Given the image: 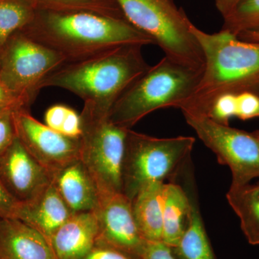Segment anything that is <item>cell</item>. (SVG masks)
<instances>
[{"label": "cell", "instance_id": "32", "mask_svg": "<svg viewBox=\"0 0 259 259\" xmlns=\"http://www.w3.org/2000/svg\"><path fill=\"white\" fill-rule=\"evenodd\" d=\"M238 37L245 41L259 42V30L244 32V33L240 34Z\"/></svg>", "mask_w": 259, "mask_h": 259}, {"label": "cell", "instance_id": "17", "mask_svg": "<svg viewBox=\"0 0 259 259\" xmlns=\"http://www.w3.org/2000/svg\"><path fill=\"white\" fill-rule=\"evenodd\" d=\"M190 162L184 176V188L188 194L191 204L190 223L181 238L180 243L172 252L177 259H215L203 219L199 209L198 197L192 172L190 171Z\"/></svg>", "mask_w": 259, "mask_h": 259}, {"label": "cell", "instance_id": "27", "mask_svg": "<svg viewBox=\"0 0 259 259\" xmlns=\"http://www.w3.org/2000/svg\"><path fill=\"white\" fill-rule=\"evenodd\" d=\"M28 108L23 100L0 81V111L15 112Z\"/></svg>", "mask_w": 259, "mask_h": 259}, {"label": "cell", "instance_id": "30", "mask_svg": "<svg viewBox=\"0 0 259 259\" xmlns=\"http://www.w3.org/2000/svg\"><path fill=\"white\" fill-rule=\"evenodd\" d=\"M18 202L0 180V218H13Z\"/></svg>", "mask_w": 259, "mask_h": 259}, {"label": "cell", "instance_id": "4", "mask_svg": "<svg viewBox=\"0 0 259 259\" xmlns=\"http://www.w3.org/2000/svg\"><path fill=\"white\" fill-rule=\"evenodd\" d=\"M202 71L164 56L120 95L109 113V120L119 127L131 129L159 109H180L194 93Z\"/></svg>", "mask_w": 259, "mask_h": 259}, {"label": "cell", "instance_id": "1", "mask_svg": "<svg viewBox=\"0 0 259 259\" xmlns=\"http://www.w3.org/2000/svg\"><path fill=\"white\" fill-rule=\"evenodd\" d=\"M64 56L66 62L124 45H155L125 18L91 11L36 13L21 30Z\"/></svg>", "mask_w": 259, "mask_h": 259}, {"label": "cell", "instance_id": "18", "mask_svg": "<svg viewBox=\"0 0 259 259\" xmlns=\"http://www.w3.org/2000/svg\"><path fill=\"white\" fill-rule=\"evenodd\" d=\"M164 189V182H151L131 200L136 226L147 242H162Z\"/></svg>", "mask_w": 259, "mask_h": 259}, {"label": "cell", "instance_id": "21", "mask_svg": "<svg viewBox=\"0 0 259 259\" xmlns=\"http://www.w3.org/2000/svg\"><path fill=\"white\" fill-rule=\"evenodd\" d=\"M35 14L26 0H0V53L10 37L25 28Z\"/></svg>", "mask_w": 259, "mask_h": 259}, {"label": "cell", "instance_id": "31", "mask_svg": "<svg viewBox=\"0 0 259 259\" xmlns=\"http://www.w3.org/2000/svg\"><path fill=\"white\" fill-rule=\"evenodd\" d=\"M215 1L216 8L218 11L222 15L223 18L227 15L241 3L242 0H214Z\"/></svg>", "mask_w": 259, "mask_h": 259}, {"label": "cell", "instance_id": "7", "mask_svg": "<svg viewBox=\"0 0 259 259\" xmlns=\"http://www.w3.org/2000/svg\"><path fill=\"white\" fill-rule=\"evenodd\" d=\"M80 161L100 194L122 192V169L127 130L112 123L108 115L83 105Z\"/></svg>", "mask_w": 259, "mask_h": 259}, {"label": "cell", "instance_id": "25", "mask_svg": "<svg viewBox=\"0 0 259 259\" xmlns=\"http://www.w3.org/2000/svg\"><path fill=\"white\" fill-rule=\"evenodd\" d=\"M13 112L0 111V155L11 146L17 137Z\"/></svg>", "mask_w": 259, "mask_h": 259}, {"label": "cell", "instance_id": "12", "mask_svg": "<svg viewBox=\"0 0 259 259\" xmlns=\"http://www.w3.org/2000/svg\"><path fill=\"white\" fill-rule=\"evenodd\" d=\"M0 180L18 202L35 198L51 184L49 174L17 137L0 155Z\"/></svg>", "mask_w": 259, "mask_h": 259}, {"label": "cell", "instance_id": "5", "mask_svg": "<svg viewBox=\"0 0 259 259\" xmlns=\"http://www.w3.org/2000/svg\"><path fill=\"white\" fill-rule=\"evenodd\" d=\"M126 20L153 39L165 56L203 69V53L190 30L185 10L172 0H115Z\"/></svg>", "mask_w": 259, "mask_h": 259}, {"label": "cell", "instance_id": "29", "mask_svg": "<svg viewBox=\"0 0 259 259\" xmlns=\"http://www.w3.org/2000/svg\"><path fill=\"white\" fill-rule=\"evenodd\" d=\"M143 259H177L171 248L163 242H147Z\"/></svg>", "mask_w": 259, "mask_h": 259}, {"label": "cell", "instance_id": "2", "mask_svg": "<svg viewBox=\"0 0 259 259\" xmlns=\"http://www.w3.org/2000/svg\"><path fill=\"white\" fill-rule=\"evenodd\" d=\"M190 30L203 53L202 76L180 107L182 113L205 115L213 101L225 94L259 95V42L245 41L226 30L214 33L191 22Z\"/></svg>", "mask_w": 259, "mask_h": 259}, {"label": "cell", "instance_id": "11", "mask_svg": "<svg viewBox=\"0 0 259 259\" xmlns=\"http://www.w3.org/2000/svg\"><path fill=\"white\" fill-rule=\"evenodd\" d=\"M98 221V242L142 257L147 241L136 226L131 201L122 192L100 194L94 211Z\"/></svg>", "mask_w": 259, "mask_h": 259}, {"label": "cell", "instance_id": "20", "mask_svg": "<svg viewBox=\"0 0 259 259\" xmlns=\"http://www.w3.org/2000/svg\"><path fill=\"white\" fill-rule=\"evenodd\" d=\"M226 197L239 218L247 241L250 245H259V181L255 184L231 185Z\"/></svg>", "mask_w": 259, "mask_h": 259}, {"label": "cell", "instance_id": "28", "mask_svg": "<svg viewBox=\"0 0 259 259\" xmlns=\"http://www.w3.org/2000/svg\"><path fill=\"white\" fill-rule=\"evenodd\" d=\"M69 108V107L64 105H55L49 107L44 116L46 125L61 134Z\"/></svg>", "mask_w": 259, "mask_h": 259}, {"label": "cell", "instance_id": "33", "mask_svg": "<svg viewBox=\"0 0 259 259\" xmlns=\"http://www.w3.org/2000/svg\"><path fill=\"white\" fill-rule=\"evenodd\" d=\"M253 133H254L255 136H256L259 139V131H253Z\"/></svg>", "mask_w": 259, "mask_h": 259}, {"label": "cell", "instance_id": "15", "mask_svg": "<svg viewBox=\"0 0 259 259\" xmlns=\"http://www.w3.org/2000/svg\"><path fill=\"white\" fill-rule=\"evenodd\" d=\"M0 259H56L49 241L15 218H0Z\"/></svg>", "mask_w": 259, "mask_h": 259}, {"label": "cell", "instance_id": "6", "mask_svg": "<svg viewBox=\"0 0 259 259\" xmlns=\"http://www.w3.org/2000/svg\"><path fill=\"white\" fill-rule=\"evenodd\" d=\"M195 139H159L127 130L122 169V192L130 200L145 186L175 179L190 158Z\"/></svg>", "mask_w": 259, "mask_h": 259}, {"label": "cell", "instance_id": "14", "mask_svg": "<svg viewBox=\"0 0 259 259\" xmlns=\"http://www.w3.org/2000/svg\"><path fill=\"white\" fill-rule=\"evenodd\" d=\"M73 214L51 182L35 198L18 202L13 218L31 227L49 241Z\"/></svg>", "mask_w": 259, "mask_h": 259}, {"label": "cell", "instance_id": "24", "mask_svg": "<svg viewBox=\"0 0 259 259\" xmlns=\"http://www.w3.org/2000/svg\"><path fill=\"white\" fill-rule=\"evenodd\" d=\"M241 120L259 117V95L253 93L237 94V116Z\"/></svg>", "mask_w": 259, "mask_h": 259}, {"label": "cell", "instance_id": "19", "mask_svg": "<svg viewBox=\"0 0 259 259\" xmlns=\"http://www.w3.org/2000/svg\"><path fill=\"white\" fill-rule=\"evenodd\" d=\"M190 215V198L185 188L173 181L165 184L162 242L171 249L180 243Z\"/></svg>", "mask_w": 259, "mask_h": 259}, {"label": "cell", "instance_id": "10", "mask_svg": "<svg viewBox=\"0 0 259 259\" xmlns=\"http://www.w3.org/2000/svg\"><path fill=\"white\" fill-rule=\"evenodd\" d=\"M17 138L34 159L53 175L79 159L81 140L54 131L32 117L27 109L13 112Z\"/></svg>", "mask_w": 259, "mask_h": 259}, {"label": "cell", "instance_id": "13", "mask_svg": "<svg viewBox=\"0 0 259 259\" xmlns=\"http://www.w3.org/2000/svg\"><path fill=\"white\" fill-rule=\"evenodd\" d=\"M98 221L94 212L73 214L49 240L56 259H83L99 239Z\"/></svg>", "mask_w": 259, "mask_h": 259}, {"label": "cell", "instance_id": "16", "mask_svg": "<svg viewBox=\"0 0 259 259\" xmlns=\"http://www.w3.org/2000/svg\"><path fill=\"white\" fill-rule=\"evenodd\" d=\"M51 182L74 214L94 212L97 208L100 192L80 159L56 172Z\"/></svg>", "mask_w": 259, "mask_h": 259}, {"label": "cell", "instance_id": "9", "mask_svg": "<svg viewBox=\"0 0 259 259\" xmlns=\"http://www.w3.org/2000/svg\"><path fill=\"white\" fill-rule=\"evenodd\" d=\"M183 115L218 162L229 167L231 185H245L259 179V139L254 133L218 123L204 115Z\"/></svg>", "mask_w": 259, "mask_h": 259}, {"label": "cell", "instance_id": "22", "mask_svg": "<svg viewBox=\"0 0 259 259\" xmlns=\"http://www.w3.org/2000/svg\"><path fill=\"white\" fill-rule=\"evenodd\" d=\"M223 20L221 30L237 37L244 32L258 31L259 0H242Z\"/></svg>", "mask_w": 259, "mask_h": 259}, {"label": "cell", "instance_id": "8", "mask_svg": "<svg viewBox=\"0 0 259 259\" xmlns=\"http://www.w3.org/2000/svg\"><path fill=\"white\" fill-rule=\"evenodd\" d=\"M66 62L59 53L19 31L0 53V81L30 107L42 81Z\"/></svg>", "mask_w": 259, "mask_h": 259}, {"label": "cell", "instance_id": "23", "mask_svg": "<svg viewBox=\"0 0 259 259\" xmlns=\"http://www.w3.org/2000/svg\"><path fill=\"white\" fill-rule=\"evenodd\" d=\"M204 116L218 123L229 125V120L237 116V94L228 93L218 97Z\"/></svg>", "mask_w": 259, "mask_h": 259}, {"label": "cell", "instance_id": "3", "mask_svg": "<svg viewBox=\"0 0 259 259\" xmlns=\"http://www.w3.org/2000/svg\"><path fill=\"white\" fill-rule=\"evenodd\" d=\"M142 46L124 45L61 65L42 81L41 89L67 90L101 113L109 115L127 88L150 67Z\"/></svg>", "mask_w": 259, "mask_h": 259}, {"label": "cell", "instance_id": "26", "mask_svg": "<svg viewBox=\"0 0 259 259\" xmlns=\"http://www.w3.org/2000/svg\"><path fill=\"white\" fill-rule=\"evenodd\" d=\"M83 259H143L111 245L97 241L93 249Z\"/></svg>", "mask_w": 259, "mask_h": 259}]
</instances>
